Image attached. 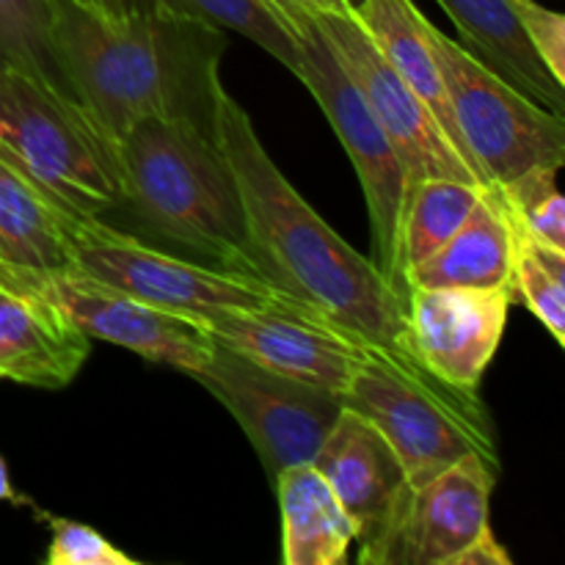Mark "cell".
I'll return each mask as SVG.
<instances>
[{
    "label": "cell",
    "instance_id": "cell-16",
    "mask_svg": "<svg viewBox=\"0 0 565 565\" xmlns=\"http://www.w3.org/2000/svg\"><path fill=\"white\" fill-rule=\"evenodd\" d=\"M92 340L33 292L0 281V381L64 390L86 364Z\"/></svg>",
    "mask_w": 565,
    "mask_h": 565
},
{
    "label": "cell",
    "instance_id": "cell-9",
    "mask_svg": "<svg viewBox=\"0 0 565 565\" xmlns=\"http://www.w3.org/2000/svg\"><path fill=\"white\" fill-rule=\"evenodd\" d=\"M191 379L235 417L270 480L298 463H312L345 408L334 392L270 373L215 340L210 359Z\"/></svg>",
    "mask_w": 565,
    "mask_h": 565
},
{
    "label": "cell",
    "instance_id": "cell-32",
    "mask_svg": "<svg viewBox=\"0 0 565 565\" xmlns=\"http://www.w3.org/2000/svg\"><path fill=\"white\" fill-rule=\"evenodd\" d=\"M342 3H345V6H348V9H351V11H356V9H359V6H362V3H364V0H342Z\"/></svg>",
    "mask_w": 565,
    "mask_h": 565
},
{
    "label": "cell",
    "instance_id": "cell-3",
    "mask_svg": "<svg viewBox=\"0 0 565 565\" xmlns=\"http://www.w3.org/2000/svg\"><path fill=\"white\" fill-rule=\"evenodd\" d=\"M116 158L121 204H130L154 235L204 265L259 279L241 191L213 130L149 116L116 138Z\"/></svg>",
    "mask_w": 565,
    "mask_h": 565
},
{
    "label": "cell",
    "instance_id": "cell-24",
    "mask_svg": "<svg viewBox=\"0 0 565 565\" xmlns=\"http://www.w3.org/2000/svg\"><path fill=\"white\" fill-rule=\"evenodd\" d=\"M152 3L207 20L224 31L241 33L296 75V33L270 0H152Z\"/></svg>",
    "mask_w": 565,
    "mask_h": 565
},
{
    "label": "cell",
    "instance_id": "cell-27",
    "mask_svg": "<svg viewBox=\"0 0 565 565\" xmlns=\"http://www.w3.org/2000/svg\"><path fill=\"white\" fill-rule=\"evenodd\" d=\"M47 524V565H141L88 524L58 516H50Z\"/></svg>",
    "mask_w": 565,
    "mask_h": 565
},
{
    "label": "cell",
    "instance_id": "cell-4",
    "mask_svg": "<svg viewBox=\"0 0 565 565\" xmlns=\"http://www.w3.org/2000/svg\"><path fill=\"white\" fill-rule=\"evenodd\" d=\"M0 160L77 218L121 204L114 138L81 103L17 70H0Z\"/></svg>",
    "mask_w": 565,
    "mask_h": 565
},
{
    "label": "cell",
    "instance_id": "cell-30",
    "mask_svg": "<svg viewBox=\"0 0 565 565\" xmlns=\"http://www.w3.org/2000/svg\"><path fill=\"white\" fill-rule=\"evenodd\" d=\"M72 3L97 11V14H103L105 20H121V17L132 9L136 0H72Z\"/></svg>",
    "mask_w": 565,
    "mask_h": 565
},
{
    "label": "cell",
    "instance_id": "cell-6",
    "mask_svg": "<svg viewBox=\"0 0 565 565\" xmlns=\"http://www.w3.org/2000/svg\"><path fill=\"white\" fill-rule=\"evenodd\" d=\"M285 14L287 25L296 33L298 70L296 77L312 92L320 110L334 127L337 138L345 147L359 182L373 232V263L401 292H406L401 268V224L408 199V177L392 147L390 136L373 110L364 103L362 92L351 81L334 50L315 25L312 9L298 3H274Z\"/></svg>",
    "mask_w": 565,
    "mask_h": 565
},
{
    "label": "cell",
    "instance_id": "cell-12",
    "mask_svg": "<svg viewBox=\"0 0 565 565\" xmlns=\"http://www.w3.org/2000/svg\"><path fill=\"white\" fill-rule=\"evenodd\" d=\"M207 334L259 367L342 397L370 348H379L292 301L226 309L204 323Z\"/></svg>",
    "mask_w": 565,
    "mask_h": 565
},
{
    "label": "cell",
    "instance_id": "cell-28",
    "mask_svg": "<svg viewBox=\"0 0 565 565\" xmlns=\"http://www.w3.org/2000/svg\"><path fill=\"white\" fill-rule=\"evenodd\" d=\"M530 44L561 86H565V17L539 0H513Z\"/></svg>",
    "mask_w": 565,
    "mask_h": 565
},
{
    "label": "cell",
    "instance_id": "cell-10",
    "mask_svg": "<svg viewBox=\"0 0 565 565\" xmlns=\"http://www.w3.org/2000/svg\"><path fill=\"white\" fill-rule=\"evenodd\" d=\"M0 281L44 298L88 340L110 342L185 375L196 373L213 351V337L199 320L149 307L77 268L0 276Z\"/></svg>",
    "mask_w": 565,
    "mask_h": 565
},
{
    "label": "cell",
    "instance_id": "cell-5",
    "mask_svg": "<svg viewBox=\"0 0 565 565\" xmlns=\"http://www.w3.org/2000/svg\"><path fill=\"white\" fill-rule=\"evenodd\" d=\"M342 406L384 434L414 489L467 456L500 469L494 430L478 392L456 390L384 348H370L342 392Z\"/></svg>",
    "mask_w": 565,
    "mask_h": 565
},
{
    "label": "cell",
    "instance_id": "cell-26",
    "mask_svg": "<svg viewBox=\"0 0 565 565\" xmlns=\"http://www.w3.org/2000/svg\"><path fill=\"white\" fill-rule=\"evenodd\" d=\"M563 166H535L500 188L511 218L522 235L565 252V202L557 188Z\"/></svg>",
    "mask_w": 565,
    "mask_h": 565
},
{
    "label": "cell",
    "instance_id": "cell-1",
    "mask_svg": "<svg viewBox=\"0 0 565 565\" xmlns=\"http://www.w3.org/2000/svg\"><path fill=\"white\" fill-rule=\"evenodd\" d=\"M215 138L241 191L259 279L326 323L417 362L406 329V292L292 188L259 141L252 116L226 88L215 105Z\"/></svg>",
    "mask_w": 565,
    "mask_h": 565
},
{
    "label": "cell",
    "instance_id": "cell-23",
    "mask_svg": "<svg viewBox=\"0 0 565 565\" xmlns=\"http://www.w3.org/2000/svg\"><path fill=\"white\" fill-rule=\"evenodd\" d=\"M0 70H17L75 99L53 42V0H0Z\"/></svg>",
    "mask_w": 565,
    "mask_h": 565
},
{
    "label": "cell",
    "instance_id": "cell-17",
    "mask_svg": "<svg viewBox=\"0 0 565 565\" xmlns=\"http://www.w3.org/2000/svg\"><path fill=\"white\" fill-rule=\"evenodd\" d=\"M516 257V224L500 188L486 185L469 218L430 257L403 276L408 287H508Z\"/></svg>",
    "mask_w": 565,
    "mask_h": 565
},
{
    "label": "cell",
    "instance_id": "cell-18",
    "mask_svg": "<svg viewBox=\"0 0 565 565\" xmlns=\"http://www.w3.org/2000/svg\"><path fill=\"white\" fill-rule=\"evenodd\" d=\"M456 31L463 50L489 66L497 77L516 92L544 105L552 114L565 116V86L552 77L544 61L530 44L513 0H436Z\"/></svg>",
    "mask_w": 565,
    "mask_h": 565
},
{
    "label": "cell",
    "instance_id": "cell-13",
    "mask_svg": "<svg viewBox=\"0 0 565 565\" xmlns=\"http://www.w3.org/2000/svg\"><path fill=\"white\" fill-rule=\"evenodd\" d=\"M508 287H408L406 329L417 362L445 384L478 392L505 337Z\"/></svg>",
    "mask_w": 565,
    "mask_h": 565
},
{
    "label": "cell",
    "instance_id": "cell-22",
    "mask_svg": "<svg viewBox=\"0 0 565 565\" xmlns=\"http://www.w3.org/2000/svg\"><path fill=\"white\" fill-rule=\"evenodd\" d=\"M486 185L456 177H428L408 188L401 224V268L423 263L469 218ZM406 285V281H403Z\"/></svg>",
    "mask_w": 565,
    "mask_h": 565
},
{
    "label": "cell",
    "instance_id": "cell-29",
    "mask_svg": "<svg viewBox=\"0 0 565 565\" xmlns=\"http://www.w3.org/2000/svg\"><path fill=\"white\" fill-rule=\"evenodd\" d=\"M452 565H511V555H508L505 546L494 539L489 527L452 561Z\"/></svg>",
    "mask_w": 565,
    "mask_h": 565
},
{
    "label": "cell",
    "instance_id": "cell-19",
    "mask_svg": "<svg viewBox=\"0 0 565 565\" xmlns=\"http://www.w3.org/2000/svg\"><path fill=\"white\" fill-rule=\"evenodd\" d=\"M281 513L285 565H342L356 544V527L315 463H298L274 478Z\"/></svg>",
    "mask_w": 565,
    "mask_h": 565
},
{
    "label": "cell",
    "instance_id": "cell-7",
    "mask_svg": "<svg viewBox=\"0 0 565 565\" xmlns=\"http://www.w3.org/2000/svg\"><path fill=\"white\" fill-rule=\"evenodd\" d=\"M430 44L469 166L483 185H505L535 166H563L565 116L552 114L430 25Z\"/></svg>",
    "mask_w": 565,
    "mask_h": 565
},
{
    "label": "cell",
    "instance_id": "cell-8",
    "mask_svg": "<svg viewBox=\"0 0 565 565\" xmlns=\"http://www.w3.org/2000/svg\"><path fill=\"white\" fill-rule=\"evenodd\" d=\"M64 230L77 270L149 307L199 320L202 326L226 309L290 301L254 276L158 252L138 237L114 230L103 218H77L66 213Z\"/></svg>",
    "mask_w": 565,
    "mask_h": 565
},
{
    "label": "cell",
    "instance_id": "cell-15",
    "mask_svg": "<svg viewBox=\"0 0 565 565\" xmlns=\"http://www.w3.org/2000/svg\"><path fill=\"white\" fill-rule=\"evenodd\" d=\"M500 469L467 456L412 491L401 524L386 541L379 565H452L489 524Z\"/></svg>",
    "mask_w": 565,
    "mask_h": 565
},
{
    "label": "cell",
    "instance_id": "cell-11",
    "mask_svg": "<svg viewBox=\"0 0 565 565\" xmlns=\"http://www.w3.org/2000/svg\"><path fill=\"white\" fill-rule=\"evenodd\" d=\"M312 17L318 31L334 50L342 70L351 75L367 108L373 110L379 125L390 136L392 147L406 169L408 188L428 177H456V180L480 182L463 154L456 149V143L434 119V114L425 108L423 99L401 81L390 61L379 53L375 42L351 9H312Z\"/></svg>",
    "mask_w": 565,
    "mask_h": 565
},
{
    "label": "cell",
    "instance_id": "cell-14",
    "mask_svg": "<svg viewBox=\"0 0 565 565\" xmlns=\"http://www.w3.org/2000/svg\"><path fill=\"white\" fill-rule=\"evenodd\" d=\"M312 463L356 527L359 563L379 565L414 491L395 447L373 423L342 408Z\"/></svg>",
    "mask_w": 565,
    "mask_h": 565
},
{
    "label": "cell",
    "instance_id": "cell-31",
    "mask_svg": "<svg viewBox=\"0 0 565 565\" xmlns=\"http://www.w3.org/2000/svg\"><path fill=\"white\" fill-rule=\"evenodd\" d=\"M0 502H11V505H25V500H22V497L17 494L14 486H11L9 469H6L3 456H0Z\"/></svg>",
    "mask_w": 565,
    "mask_h": 565
},
{
    "label": "cell",
    "instance_id": "cell-25",
    "mask_svg": "<svg viewBox=\"0 0 565 565\" xmlns=\"http://www.w3.org/2000/svg\"><path fill=\"white\" fill-rule=\"evenodd\" d=\"M511 292L513 301H522L544 323L552 340L565 348V252L516 230Z\"/></svg>",
    "mask_w": 565,
    "mask_h": 565
},
{
    "label": "cell",
    "instance_id": "cell-2",
    "mask_svg": "<svg viewBox=\"0 0 565 565\" xmlns=\"http://www.w3.org/2000/svg\"><path fill=\"white\" fill-rule=\"evenodd\" d=\"M53 42L77 103L119 138L149 116L215 132L224 28L138 0L121 20L53 0Z\"/></svg>",
    "mask_w": 565,
    "mask_h": 565
},
{
    "label": "cell",
    "instance_id": "cell-20",
    "mask_svg": "<svg viewBox=\"0 0 565 565\" xmlns=\"http://www.w3.org/2000/svg\"><path fill=\"white\" fill-rule=\"evenodd\" d=\"M353 14L359 17L364 31L370 33L379 53L390 61L392 70L401 75V81L423 99L425 108L434 114L441 130L447 132V138L456 143V149L467 160L463 143L458 138L456 119H452L450 99H447L445 77H441L434 44H430V25L434 22L425 20V14L414 6V0H364Z\"/></svg>",
    "mask_w": 565,
    "mask_h": 565
},
{
    "label": "cell",
    "instance_id": "cell-21",
    "mask_svg": "<svg viewBox=\"0 0 565 565\" xmlns=\"http://www.w3.org/2000/svg\"><path fill=\"white\" fill-rule=\"evenodd\" d=\"M66 213L0 160V276L75 268Z\"/></svg>",
    "mask_w": 565,
    "mask_h": 565
}]
</instances>
